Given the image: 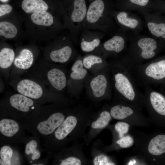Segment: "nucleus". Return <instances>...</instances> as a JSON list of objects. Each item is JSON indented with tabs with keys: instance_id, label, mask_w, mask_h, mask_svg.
<instances>
[{
	"instance_id": "1",
	"label": "nucleus",
	"mask_w": 165,
	"mask_h": 165,
	"mask_svg": "<svg viewBox=\"0 0 165 165\" xmlns=\"http://www.w3.org/2000/svg\"><path fill=\"white\" fill-rule=\"evenodd\" d=\"M62 20L58 16L48 11L32 13L24 19L25 38L35 44L48 43L63 32L65 29Z\"/></svg>"
},
{
	"instance_id": "2",
	"label": "nucleus",
	"mask_w": 165,
	"mask_h": 165,
	"mask_svg": "<svg viewBox=\"0 0 165 165\" xmlns=\"http://www.w3.org/2000/svg\"><path fill=\"white\" fill-rule=\"evenodd\" d=\"M55 65L40 60L23 75L41 82L53 92L61 91L66 86L67 77L63 70Z\"/></svg>"
},
{
	"instance_id": "3",
	"label": "nucleus",
	"mask_w": 165,
	"mask_h": 165,
	"mask_svg": "<svg viewBox=\"0 0 165 165\" xmlns=\"http://www.w3.org/2000/svg\"><path fill=\"white\" fill-rule=\"evenodd\" d=\"M73 41L69 32H63L40 47L42 52L40 60L53 63H64L75 53Z\"/></svg>"
},
{
	"instance_id": "4",
	"label": "nucleus",
	"mask_w": 165,
	"mask_h": 165,
	"mask_svg": "<svg viewBox=\"0 0 165 165\" xmlns=\"http://www.w3.org/2000/svg\"><path fill=\"white\" fill-rule=\"evenodd\" d=\"M87 8L85 0H73L64 8L62 17L65 29L68 30L74 42H76L82 28Z\"/></svg>"
},
{
	"instance_id": "5",
	"label": "nucleus",
	"mask_w": 165,
	"mask_h": 165,
	"mask_svg": "<svg viewBox=\"0 0 165 165\" xmlns=\"http://www.w3.org/2000/svg\"><path fill=\"white\" fill-rule=\"evenodd\" d=\"M9 82L16 92L33 100H48L54 93L41 82L27 77H16L9 80Z\"/></svg>"
},
{
	"instance_id": "6",
	"label": "nucleus",
	"mask_w": 165,
	"mask_h": 165,
	"mask_svg": "<svg viewBox=\"0 0 165 165\" xmlns=\"http://www.w3.org/2000/svg\"><path fill=\"white\" fill-rule=\"evenodd\" d=\"M36 44L20 46L15 49L16 56L9 80L23 75L36 63L40 52Z\"/></svg>"
},
{
	"instance_id": "7",
	"label": "nucleus",
	"mask_w": 165,
	"mask_h": 165,
	"mask_svg": "<svg viewBox=\"0 0 165 165\" xmlns=\"http://www.w3.org/2000/svg\"><path fill=\"white\" fill-rule=\"evenodd\" d=\"M108 16L104 1L94 0L87 8L82 28L106 31L108 27Z\"/></svg>"
},
{
	"instance_id": "8",
	"label": "nucleus",
	"mask_w": 165,
	"mask_h": 165,
	"mask_svg": "<svg viewBox=\"0 0 165 165\" xmlns=\"http://www.w3.org/2000/svg\"><path fill=\"white\" fill-rule=\"evenodd\" d=\"M24 20L15 11L9 16L0 20V41H19L25 38L22 28Z\"/></svg>"
},
{
	"instance_id": "9",
	"label": "nucleus",
	"mask_w": 165,
	"mask_h": 165,
	"mask_svg": "<svg viewBox=\"0 0 165 165\" xmlns=\"http://www.w3.org/2000/svg\"><path fill=\"white\" fill-rule=\"evenodd\" d=\"M21 10L17 12L24 19L35 12L46 11L58 16L62 18L63 14L51 6L45 0H23L20 4Z\"/></svg>"
},
{
	"instance_id": "10",
	"label": "nucleus",
	"mask_w": 165,
	"mask_h": 165,
	"mask_svg": "<svg viewBox=\"0 0 165 165\" xmlns=\"http://www.w3.org/2000/svg\"><path fill=\"white\" fill-rule=\"evenodd\" d=\"M99 31L82 28L80 32V46L82 50L86 53L92 52L101 44L104 35Z\"/></svg>"
},
{
	"instance_id": "11",
	"label": "nucleus",
	"mask_w": 165,
	"mask_h": 165,
	"mask_svg": "<svg viewBox=\"0 0 165 165\" xmlns=\"http://www.w3.org/2000/svg\"><path fill=\"white\" fill-rule=\"evenodd\" d=\"M0 71L2 75L9 79L15 57V51L6 42L0 41Z\"/></svg>"
},
{
	"instance_id": "12",
	"label": "nucleus",
	"mask_w": 165,
	"mask_h": 165,
	"mask_svg": "<svg viewBox=\"0 0 165 165\" xmlns=\"http://www.w3.org/2000/svg\"><path fill=\"white\" fill-rule=\"evenodd\" d=\"M64 118V115L61 113H54L46 120L39 123L37 125V129L41 134L44 135L50 134L61 125Z\"/></svg>"
},
{
	"instance_id": "13",
	"label": "nucleus",
	"mask_w": 165,
	"mask_h": 165,
	"mask_svg": "<svg viewBox=\"0 0 165 165\" xmlns=\"http://www.w3.org/2000/svg\"><path fill=\"white\" fill-rule=\"evenodd\" d=\"M8 102L13 108L24 112H28L33 108L35 104L33 100L17 92L10 96Z\"/></svg>"
},
{
	"instance_id": "14",
	"label": "nucleus",
	"mask_w": 165,
	"mask_h": 165,
	"mask_svg": "<svg viewBox=\"0 0 165 165\" xmlns=\"http://www.w3.org/2000/svg\"><path fill=\"white\" fill-rule=\"evenodd\" d=\"M114 78L116 90L128 100H133L135 97V92L127 77L121 73H118L115 75Z\"/></svg>"
},
{
	"instance_id": "15",
	"label": "nucleus",
	"mask_w": 165,
	"mask_h": 165,
	"mask_svg": "<svg viewBox=\"0 0 165 165\" xmlns=\"http://www.w3.org/2000/svg\"><path fill=\"white\" fill-rule=\"evenodd\" d=\"M124 40L120 36L116 35L107 40L92 52L97 55L105 50L108 51H114L116 53L121 52L124 48Z\"/></svg>"
},
{
	"instance_id": "16",
	"label": "nucleus",
	"mask_w": 165,
	"mask_h": 165,
	"mask_svg": "<svg viewBox=\"0 0 165 165\" xmlns=\"http://www.w3.org/2000/svg\"><path fill=\"white\" fill-rule=\"evenodd\" d=\"M77 123L76 118L72 116L67 117L54 132V136L58 140L64 139L76 126Z\"/></svg>"
},
{
	"instance_id": "17",
	"label": "nucleus",
	"mask_w": 165,
	"mask_h": 165,
	"mask_svg": "<svg viewBox=\"0 0 165 165\" xmlns=\"http://www.w3.org/2000/svg\"><path fill=\"white\" fill-rule=\"evenodd\" d=\"M138 46L141 49V55L145 59L152 58L155 54L153 51L156 48V41L150 38H144L140 39L138 42Z\"/></svg>"
},
{
	"instance_id": "18",
	"label": "nucleus",
	"mask_w": 165,
	"mask_h": 165,
	"mask_svg": "<svg viewBox=\"0 0 165 165\" xmlns=\"http://www.w3.org/2000/svg\"><path fill=\"white\" fill-rule=\"evenodd\" d=\"M107 83L106 78L101 74L98 75L91 80L90 85L92 93L95 97H101L104 95Z\"/></svg>"
},
{
	"instance_id": "19",
	"label": "nucleus",
	"mask_w": 165,
	"mask_h": 165,
	"mask_svg": "<svg viewBox=\"0 0 165 165\" xmlns=\"http://www.w3.org/2000/svg\"><path fill=\"white\" fill-rule=\"evenodd\" d=\"M145 73L148 76L160 80L165 77V60L152 63L146 68Z\"/></svg>"
},
{
	"instance_id": "20",
	"label": "nucleus",
	"mask_w": 165,
	"mask_h": 165,
	"mask_svg": "<svg viewBox=\"0 0 165 165\" xmlns=\"http://www.w3.org/2000/svg\"><path fill=\"white\" fill-rule=\"evenodd\" d=\"M148 150L154 156L165 153V135H158L152 138L149 143Z\"/></svg>"
},
{
	"instance_id": "21",
	"label": "nucleus",
	"mask_w": 165,
	"mask_h": 165,
	"mask_svg": "<svg viewBox=\"0 0 165 165\" xmlns=\"http://www.w3.org/2000/svg\"><path fill=\"white\" fill-rule=\"evenodd\" d=\"M19 129L18 124L14 120L3 119L0 121V132L4 136L12 137L18 132Z\"/></svg>"
},
{
	"instance_id": "22",
	"label": "nucleus",
	"mask_w": 165,
	"mask_h": 165,
	"mask_svg": "<svg viewBox=\"0 0 165 165\" xmlns=\"http://www.w3.org/2000/svg\"><path fill=\"white\" fill-rule=\"evenodd\" d=\"M150 101L155 111L159 114L165 116V97L158 93L153 92L150 94Z\"/></svg>"
},
{
	"instance_id": "23",
	"label": "nucleus",
	"mask_w": 165,
	"mask_h": 165,
	"mask_svg": "<svg viewBox=\"0 0 165 165\" xmlns=\"http://www.w3.org/2000/svg\"><path fill=\"white\" fill-rule=\"evenodd\" d=\"M133 112V110L131 108L120 105L112 107L110 110L112 116L117 119H123L132 114Z\"/></svg>"
},
{
	"instance_id": "24",
	"label": "nucleus",
	"mask_w": 165,
	"mask_h": 165,
	"mask_svg": "<svg viewBox=\"0 0 165 165\" xmlns=\"http://www.w3.org/2000/svg\"><path fill=\"white\" fill-rule=\"evenodd\" d=\"M116 18L121 24L132 28H136L138 24L136 19L127 17V13L125 12H121L117 13Z\"/></svg>"
},
{
	"instance_id": "25",
	"label": "nucleus",
	"mask_w": 165,
	"mask_h": 165,
	"mask_svg": "<svg viewBox=\"0 0 165 165\" xmlns=\"http://www.w3.org/2000/svg\"><path fill=\"white\" fill-rule=\"evenodd\" d=\"M111 119V115L108 112L103 111L97 121L92 123L91 127L94 129L104 128L107 125Z\"/></svg>"
},
{
	"instance_id": "26",
	"label": "nucleus",
	"mask_w": 165,
	"mask_h": 165,
	"mask_svg": "<svg viewBox=\"0 0 165 165\" xmlns=\"http://www.w3.org/2000/svg\"><path fill=\"white\" fill-rule=\"evenodd\" d=\"M38 144L36 141L31 140L28 143L25 147V152L26 155L31 154V159L32 160H37L40 156V153L37 149Z\"/></svg>"
},
{
	"instance_id": "27",
	"label": "nucleus",
	"mask_w": 165,
	"mask_h": 165,
	"mask_svg": "<svg viewBox=\"0 0 165 165\" xmlns=\"http://www.w3.org/2000/svg\"><path fill=\"white\" fill-rule=\"evenodd\" d=\"M82 61L83 66L87 69H90L94 64H101L103 62L101 57L94 54L85 56Z\"/></svg>"
},
{
	"instance_id": "28",
	"label": "nucleus",
	"mask_w": 165,
	"mask_h": 165,
	"mask_svg": "<svg viewBox=\"0 0 165 165\" xmlns=\"http://www.w3.org/2000/svg\"><path fill=\"white\" fill-rule=\"evenodd\" d=\"M149 30L153 35L158 37H162L165 38V24H157L155 23L149 22L147 24Z\"/></svg>"
},
{
	"instance_id": "29",
	"label": "nucleus",
	"mask_w": 165,
	"mask_h": 165,
	"mask_svg": "<svg viewBox=\"0 0 165 165\" xmlns=\"http://www.w3.org/2000/svg\"><path fill=\"white\" fill-rule=\"evenodd\" d=\"M13 155V151L9 146H4L0 150V159L4 163V165H11V159Z\"/></svg>"
},
{
	"instance_id": "30",
	"label": "nucleus",
	"mask_w": 165,
	"mask_h": 165,
	"mask_svg": "<svg viewBox=\"0 0 165 165\" xmlns=\"http://www.w3.org/2000/svg\"><path fill=\"white\" fill-rule=\"evenodd\" d=\"M15 12L11 5L6 3L0 4V20L9 16Z\"/></svg>"
},
{
	"instance_id": "31",
	"label": "nucleus",
	"mask_w": 165,
	"mask_h": 165,
	"mask_svg": "<svg viewBox=\"0 0 165 165\" xmlns=\"http://www.w3.org/2000/svg\"><path fill=\"white\" fill-rule=\"evenodd\" d=\"M129 126L128 124L123 122H118L115 124V129L120 138H122L125 134L127 133Z\"/></svg>"
},
{
	"instance_id": "32",
	"label": "nucleus",
	"mask_w": 165,
	"mask_h": 165,
	"mask_svg": "<svg viewBox=\"0 0 165 165\" xmlns=\"http://www.w3.org/2000/svg\"><path fill=\"white\" fill-rule=\"evenodd\" d=\"M116 143L119 145L120 147L127 148L130 147L133 145L134 140L132 137L128 135L123 137L117 141Z\"/></svg>"
},
{
	"instance_id": "33",
	"label": "nucleus",
	"mask_w": 165,
	"mask_h": 165,
	"mask_svg": "<svg viewBox=\"0 0 165 165\" xmlns=\"http://www.w3.org/2000/svg\"><path fill=\"white\" fill-rule=\"evenodd\" d=\"M94 163L95 165H115L108 157L103 155H100L96 157L94 160Z\"/></svg>"
},
{
	"instance_id": "34",
	"label": "nucleus",
	"mask_w": 165,
	"mask_h": 165,
	"mask_svg": "<svg viewBox=\"0 0 165 165\" xmlns=\"http://www.w3.org/2000/svg\"><path fill=\"white\" fill-rule=\"evenodd\" d=\"M87 73L86 70L84 68H82L76 70L72 71L70 74V76L71 79L73 80H81L85 77Z\"/></svg>"
},
{
	"instance_id": "35",
	"label": "nucleus",
	"mask_w": 165,
	"mask_h": 165,
	"mask_svg": "<svg viewBox=\"0 0 165 165\" xmlns=\"http://www.w3.org/2000/svg\"><path fill=\"white\" fill-rule=\"evenodd\" d=\"M80 160L74 157H69L62 160L61 165H80Z\"/></svg>"
},
{
	"instance_id": "36",
	"label": "nucleus",
	"mask_w": 165,
	"mask_h": 165,
	"mask_svg": "<svg viewBox=\"0 0 165 165\" xmlns=\"http://www.w3.org/2000/svg\"><path fill=\"white\" fill-rule=\"evenodd\" d=\"M83 64L82 61L78 59L73 64L71 68L72 71H75L80 68H83Z\"/></svg>"
},
{
	"instance_id": "37",
	"label": "nucleus",
	"mask_w": 165,
	"mask_h": 165,
	"mask_svg": "<svg viewBox=\"0 0 165 165\" xmlns=\"http://www.w3.org/2000/svg\"><path fill=\"white\" fill-rule=\"evenodd\" d=\"M132 3L141 6L146 5L148 3L149 0H130Z\"/></svg>"
},
{
	"instance_id": "38",
	"label": "nucleus",
	"mask_w": 165,
	"mask_h": 165,
	"mask_svg": "<svg viewBox=\"0 0 165 165\" xmlns=\"http://www.w3.org/2000/svg\"><path fill=\"white\" fill-rule=\"evenodd\" d=\"M0 2L3 3H6L8 2L9 0H0Z\"/></svg>"
},
{
	"instance_id": "39",
	"label": "nucleus",
	"mask_w": 165,
	"mask_h": 165,
	"mask_svg": "<svg viewBox=\"0 0 165 165\" xmlns=\"http://www.w3.org/2000/svg\"><path fill=\"white\" fill-rule=\"evenodd\" d=\"M0 165H4V163L3 162V161H2V160H1V159H0Z\"/></svg>"
}]
</instances>
